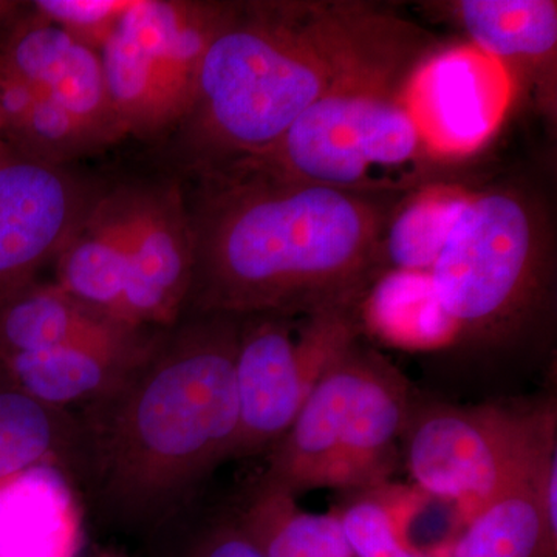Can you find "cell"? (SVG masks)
Listing matches in <instances>:
<instances>
[{
	"instance_id": "obj_15",
	"label": "cell",
	"mask_w": 557,
	"mask_h": 557,
	"mask_svg": "<svg viewBox=\"0 0 557 557\" xmlns=\"http://www.w3.org/2000/svg\"><path fill=\"white\" fill-rule=\"evenodd\" d=\"M126 276V234L112 196L95 201L89 214L65 242L57 256L54 282L89 309L126 324L123 318Z\"/></svg>"
},
{
	"instance_id": "obj_11",
	"label": "cell",
	"mask_w": 557,
	"mask_h": 557,
	"mask_svg": "<svg viewBox=\"0 0 557 557\" xmlns=\"http://www.w3.org/2000/svg\"><path fill=\"white\" fill-rule=\"evenodd\" d=\"M126 234L123 318L132 327L170 329L188 304L193 285V222L174 186L116 194Z\"/></svg>"
},
{
	"instance_id": "obj_3",
	"label": "cell",
	"mask_w": 557,
	"mask_h": 557,
	"mask_svg": "<svg viewBox=\"0 0 557 557\" xmlns=\"http://www.w3.org/2000/svg\"><path fill=\"white\" fill-rule=\"evenodd\" d=\"M403 32L339 3L226 5L183 120L208 174L269 152L348 76L408 62Z\"/></svg>"
},
{
	"instance_id": "obj_7",
	"label": "cell",
	"mask_w": 557,
	"mask_h": 557,
	"mask_svg": "<svg viewBox=\"0 0 557 557\" xmlns=\"http://www.w3.org/2000/svg\"><path fill=\"white\" fill-rule=\"evenodd\" d=\"M403 442L418 490L471 516L556 453V399L457 406L417 398Z\"/></svg>"
},
{
	"instance_id": "obj_27",
	"label": "cell",
	"mask_w": 557,
	"mask_h": 557,
	"mask_svg": "<svg viewBox=\"0 0 557 557\" xmlns=\"http://www.w3.org/2000/svg\"><path fill=\"white\" fill-rule=\"evenodd\" d=\"M3 146H5V139H3L2 126H0V150L3 149Z\"/></svg>"
},
{
	"instance_id": "obj_6",
	"label": "cell",
	"mask_w": 557,
	"mask_h": 557,
	"mask_svg": "<svg viewBox=\"0 0 557 557\" xmlns=\"http://www.w3.org/2000/svg\"><path fill=\"white\" fill-rule=\"evenodd\" d=\"M537 208L515 189L471 194L429 271L456 338L504 343L547 288Z\"/></svg>"
},
{
	"instance_id": "obj_14",
	"label": "cell",
	"mask_w": 557,
	"mask_h": 557,
	"mask_svg": "<svg viewBox=\"0 0 557 557\" xmlns=\"http://www.w3.org/2000/svg\"><path fill=\"white\" fill-rule=\"evenodd\" d=\"M453 14L469 44L500 62L512 79H536L539 101L555 108L556 2L460 0Z\"/></svg>"
},
{
	"instance_id": "obj_12",
	"label": "cell",
	"mask_w": 557,
	"mask_h": 557,
	"mask_svg": "<svg viewBox=\"0 0 557 557\" xmlns=\"http://www.w3.org/2000/svg\"><path fill=\"white\" fill-rule=\"evenodd\" d=\"M0 69L67 110L102 146L126 135L106 89L98 51L44 20L30 5L0 2Z\"/></svg>"
},
{
	"instance_id": "obj_18",
	"label": "cell",
	"mask_w": 557,
	"mask_h": 557,
	"mask_svg": "<svg viewBox=\"0 0 557 557\" xmlns=\"http://www.w3.org/2000/svg\"><path fill=\"white\" fill-rule=\"evenodd\" d=\"M100 58L110 104L126 135L153 137L185 120L188 102L123 25L112 33Z\"/></svg>"
},
{
	"instance_id": "obj_8",
	"label": "cell",
	"mask_w": 557,
	"mask_h": 557,
	"mask_svg": "<svg viewBox=\"0 0 557 557\" xmlns=\"http://www.w3.org/2000/svg\"><path fill=\"white\" fill-rule=\"evenodd\" d=\"M358 310L240 318L237 421L230 460L269 453L330 366L357 343Z\"/></svg>"
},
{
	"instance_id": "obj_25",
	"label": "cell",
	"mask_w": 557,
	"mask_h": 557,
	"mask_svg": "<svg viewBox=\"0 0 557 557\" xmlns=\"http://www.w3.org/2000/svg\"><path fill=\"white\" fill-rule=\"evenodd\" d=\"M149 541V557H263L234 515L193 523L177 518Z\"/></svg>"
},
{
	"instance_id": "obj_5",
	"label": "cell",
	"mask_w": 557,
	"mask_h": 557,
	"mask_svg": "<svg viewBox=\"0 0 557 557\" xmlns=\"http://www.w3.org/2000/svg\"><path fill=\"white\" fill-rule=\"evenodd\" d=\"M409 381L358 343L321 376L288 431L267 453L256 485L298 498L386 483L416 405Z\"/></svg>"
},
{
	"instance_id": "obj_20",
	"label": "cell",
	"mask_w": 557,
	"mask_h": 557,
	"mask_svg": "<svg viewBox=\"0 0 557 557\" xmlns=\"http://www.w3.org/2000/svg\"><path fill=\"white\" fill-rule=\"evenodd\" d=\"M76 445L75 413L32 397L0 364V480L44 465L73 469Z\"/></svg>"
},
{
	"instance_id": "obj_9",
	"label": "cell",
	"mask_w": 557,
	"mask_h": 557,
	"mask_svg": "<svg viewBox=\"0 0 557 557\" xmlns=\"http://www.w3.org/2000/svg\"><path fill=\"white\" fill-rule=\"evenodd\" d=\"M511 73L472 44L431 51L410 70L399 98L435 159L482 148L515 100Z\"/></svg>"
},
{
	"instance_id": "obj_17",
	"label": "cell",
	"mask_w": 557,
	"mask_h": 557,
	"mask_svg": "<svg viewBox=\"0 0 557 557\" xmlns=\"http://www.w3.org/2000/svg\"><path fill=\"white\" fill-rule=\"evenodd\" d=\"M225 11L226 5L218 3L132 0L129 10L120 22L145 46L185 98L188 112L201 60L222 24Z\"/></svg>"
},
{
	"instance_id": "obj_22",
	"label": "cell",
	"mask_w": 557,
	"mask_h": 557,
	"mask_svg": "<svg viewBox=\"0 0 557 557\" xmlns=\"http://www.w3.org/2000/svg\"><path fill=\"white\" fill-rule=\"evenodd\" d=\"M296 500L255 485L234 518L263 557H357L335 512L314 515Z\"/></svg>"
},
{
	"instance_id": "obj_23",
	"label": "cell",
	"mask_w": 557,
	"mask_h": 557,
	"mask_svg": "<svg viewBox=\"0 0 557 557\" xmlns=\"http://www.w3.org/2000/svg\"><path fill=\"white\" fill-rule=\"evenodd\" d=\"M361 306L369 324L388 339L429 347L456 338L429 273L383 271Z\"/></svg>"
},
{
	"instance_id": "obj_1",
	"label": "cell",
	"mask_w": 557,
	"mask_h": 557,
	"mask_svg": "<svg viewBox=\"0 0 557 557\" xmlns=\"http://www.w3.org/2000/svg\"><path fill=\"white\" fill-rule=\"evenodd\" d=\"M239 330L240 318L196 313L157 333L115 386L81 406L72 471L106 525L152 539L230 460Z\"/></svg>"
},
{
	"instance_id": "obj_21",
	"label": "cell",
	"mask_w": 557,
	"mask_h": 557,
	"mask_svg": "<svg viewBox=\"0 0 557 557\" xmlns=\"http://www.w3.org/2000/svg\"><path fill=\"white\" fill-rule=\"evenodd\" d=\"M472 193L457 185L426 183L388 211L380 240L383 271L429 273Z\"/></svg>"
},
{
	"instance_id": "obj_10",
	"label": "cell",
	"mask_w": 557,
	"mask_h": 557,
	"mask_svg": "<svg viewBox=\"0 0 557 557\" xmlns=\"http://www.w3.org/2000/svg\"><path fill=\"white\" fill-rule=\"evenodd\" d=\"M95 200L58 164L0 150V310L57 259Z\"/></svg>"
},
{
	"instance_id": "obj_19",
	"label": "cell",
	"mask_w": 557,
	"mask_h": 557,
	"mask_svg": "<svg viewBox=\"0 0 557 557\" xmlns=\"http://www.w3.org/2000/svg\"><path fill=\"white\" fill-rule=\"evenodd\" d=\"M131 329L139 327L102 317L57 282H35L0 310V359L110 338Z\"/></svg>"
},
{
	"instance_id": "obj_24",
	"label": "cell",
	"mask_w": 557,
	"mask_h": 557,
	"mask_svg": "<svg viewBox=\"0 0 557 557\" xmlns=\"http://www.w3.org/2000/svg\"><path fill=\"white\" fill-rule=\"evenodd\" d=\"M333 512L357 557H438L410 544L379 486L346 493Z\"/></svg>"
},
{
	"instance_id": "obj_2",
	"label": "cell",
	"mask_w": 557,
	"mask_h": 557,
	"mask_svg": "<svg viewBox=\"0 0 557 557\" xmlns=\"http://www.w3.org/2000/svg\"><path fill=\"white\" fill-rule=\"evenodd\" d=\"M194 231L197 314L358 310L381 274L384 197L215 172Z\"/></svg>"
},
{
	"instance_id": "obj_26",
	"label": "cell",
	"mask_w": 557,
	"mask_h": 557,
	"mask_svg": "<svg viewBox=\"0 0 557 557\" xmlns=\"http://www.w3.org/2000/svg\"><path fill=\"white\" fill-rule=\"evenodd\" d=\"M132 0H38L30 7L44 20L100 53Z\"/></svg>"
},
{
	"instance_id": "obj_13",
	"label": "cell",
	"mask_w": 557,
	"mask_h": 557,
	"mask_svg": "<svg viewBox=\"0 0 557 557\" xmlns=\"http://www.w3.org/2000/svg\"><path fill=\"white\" fill-rule=\"evenodd\" d=\"M131 329L110 338L0 359L32 397L69 410L106 394L152 346L157 333Z\"/></svg>"
},
{
	"instance_id": "obj_16",
	"label": "cell",
	"mask_w": 557,
	"mask_h": 557,
	"mask_svg": "<svg viewBox=\"0 0 557 557\" xmlns=\"http://www.w3.org/2000/svg\"><path fill=\"white\" fill-rule=\"evenodd\" d=\"M548 460L537 474L475 509L449 557H557V516L545 508L542 497Z\"/></svg>"
},
{
	"instance_id": "obj_4",
	"label": "cell",
	"mask_w": 557,
	"mask_h": 557,
	"mask_svg": "<svg viewBox=\"0 0 557 557\" xmlns=\"http://www.w3.org/2000/svg\"><path fill=\"white\" fill-rule=\"evenodd\" d=\"M412 67L406 62L348 76L311 104L269 152L218 172L369 197L426 185L437 159L399 98Z\"/></svg>"
}]
</instances>
